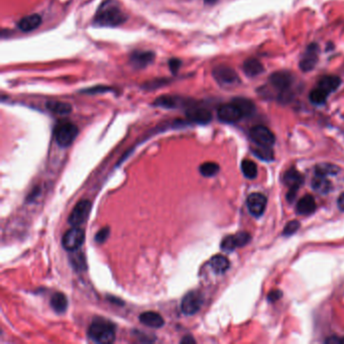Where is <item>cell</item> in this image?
<instances>
[{
    "instance_id": "6da1fadb",
    "label": "cell",
    "mask_w": 344,
    "mask_h": 344,
    "mask_svg": "<svg viewBox=\"0 0 344 344\" xmlns=\"http://www.w3.org/2000/svg\"><path fill=\"white\" fill-rule=\"evenodd\" d=\"M123 11L115 4L106 3L101 7L94 17V23L99 27H117L126 20Z\"/></svg>"
},
{
    "instance_id": "7a4b0ae2",
    "label": "cell",
    "mask_w": 344,
    "mask_h": 344,
    "mask_svg": "<svg viewBox=\"0 0 344 344\" xmlns=\"http://www.w3.org/2000/svg\"><path fill=\"white\" fill-rule=\"evenodd\" d=\"M88 335L93 341L102 344L112 343L115 340V326L106 319H95L88 330Z\"/></svg>"
},
{
    "instance_id": "3957f363",
    "label": "cell",
    "mask_w": 344,
    "mask_h": 344,
    "mask_svg": "<svg viewBox=\"0 0 344 344\" xmlns=\"http://www.w3.org/2000/svg\"><path fill=\"white\" fill-rule=\"evenodd\" d=\"M79 133L78 127L69 121H64L57 125L55 130V137L57 144L63 147L72 145Z\"/></svg>"
},
{
    "instance_id": "277c9868",
    "label": "cell",
    "mask_w": 344,
    "mask_h": 344,
    "mask_svg": "<svg viewBox=\"0 0 344 344\" xmlns=\"http://www.w3.org/2000/svg\"><path fill=\"white\" fill-rule=\"evenodd\" d=\"M85 232L79 226H74L73 228L64 234L62 244L64 248L69 251L77 250L84 243Z\"/></svg>"
},
{
    "instance_id": "5b68a950",
    "label": "cell",
    "mask_w": 344,
    "mask_h": 344,
    "mask_svg": "<svg viewBox=\"0 0 344 344\" xmlns=\"http://www.w3.org/2000/svg\"><path fill=\"white\" fill-rule=\"evenodd\" d=\"M249 135L252 141L258 146L272 147L276 141L274 133L263 125H257L252 127Z\"/></svg>"
},
{
    "instance_id": "8992f818",
    "label": "cell",
    "mask_w": 344,
    "mask_h": 344,
    "mask_svg": "<svg viewBox=\"0 0 344 344\" xmlns=\"http://www.w3.org/2000/svg\"><path fill=\"white\" fill-rule=\"evenodd\" d=\"M91 210V202L88 200H81L79 201L76 206L74 207L73 211L70 214L69 223L73 226H79L83 224L89 216Z\"/></svg>"
},
{
    "instance_id": "52a82bcc",
    "label": "cell",
    "mask_w": 344,
    "mask_h": 344,
    "mask_svg": "<svg viewBox=\"0 0 344 344\" xmlns=\"http://www.w3.org/2000/svg\"><path fill=\"white\" fill-rule=\"evenodd\" d=\"M213 77L220 85L232 86L239 82V78L236 72L227 66H217L213 72Z\"/></svg>"
},
{
    "instance_id": "ba28073f",
    "label": "cell",
    "mask_w": 344,
    "mask_h": 344,
    "mask_svg": "<svg viewBox=\"0 0 344 344\" xmlns=\"http://www.w3.org/2000/svg\"><path fill=\"white\" fill-rule=\"evenodd\" d=\"M202 295L200 293L193 291L185 295L181 303V309L185 315H194L202 307Z\"/></svg>"
},
{
    "instance_id": "9c48e42d",
    "label": "cell",
    "mask_w": 344,
    "mask_h": 344,
    "mask_svg": "<svg viewBox=\"0 0 344 344\" xmlns=\"http://www.w3.org/2000/svg\"><path fill=\"white\" fill-rule=\"evenodd\" d=\"M285 184L289 187V193L287 195V199L292 202L296 197L299 188L304 183L303 176L295 169L289 170L285 175Z\"/></svg>"
},
{
    "instance_id": "30bf717a",
    "label": "cell",
    "mask_w": 344,
    "mask_h": 344,
    "mask_svg": "<svg viewBox=\"0 0 344 344\" xmlns=\"http://www.w3.org/2000/svg\"><path fill=\"white\" fill-rule=\"evenodd\" d=\"M217 115L219 120L224 123H235L241 117H244L243 113H241L239 108L233 103V102L221 105L218 108Z\"/></svg>"
},
{
    "instance_id": "8fae6325",
    "label": "cell",
    "mask_w": 344,
    "mask_h": 344,
    "mask_svg": "<svg viewBox=\"0 0 344 344\" xmlns=\"http://www.w3.org/2000/svg\"><path fill=\"white\" fill-rule=\"evenodd\" d=\"M318 53H319V48L316 44H311L308 46L300 61V69L304 72L313 70L318 62Z\"/></svg>"
},
{
    "instance_id": "7c38bea8",
    "label": "cell",
    "mask_w": 344,
    "mask_h": 344,
    "mask_svg": "<svg viewBox=\"0 0 344 344\" xmlns=\"http://www.w3.org/2000/svg\"><path fill=\"white\" fill-rule=\"evenodd\" d=\"M271 84L278 91H287L294 82V77L286 71H279L274 73L270 77Z\"/></svg>"
},
{
    "instance_id": "4fadbf2b",
    "label": "cell",
    "mask_w": 344,
    "mask_h": 344,
    "mask_svg": "<svg viewBox=\"0 0 344 344\" xmlns=\"http://www.w3.org/2000/svg\"><path fill=\"white\" fill-rule=\"evenodd\" d=\"M246 204L251 215L259 217L264 212L266 207V198L261 193H252L248 196Z\"/></svg>"
},
{
    "instance_id": "5bb4252c",
    "label": "cell",
    "mask_w": 344,
    "mask_h": 344,
    "mask_svg": "<svg viewBox=\"0 0 344 344\" xmlns=\"http://www.w3.org/2000/svg\"><path fill=\"white\" fill-rule=\"evenodd\" d=\"M186 116L190 121L198 124H207L212 119V114L208 109L198 106L190 107L186 111Z\"/></svg>"
},
{
    "instance_id": "9a60e30c",
    "label": "cell",
    "mask_w": 344,
    "mask_h": 344,
    "mask_svg": "<svg viewBox=\"0 0 344 344\" xmlns=\"http://www.w3.org/2000/svg\"><path fill=\"white\" fill-rule=\"evenodd\" d=\"M154 59V53L149 50H135L130 57V63L136 69H143L147 67Z\"/></svg>"
},
{
    "instance_id": "2e32d148",
    "label": "cell",
    "mask_w": 344,
    "mask_h": 344,
    "mask_svg": "<svg viewBox=\"0 0 344 344\" xmlns=\"http://www.w3.org/2000/svg\"><path fill=\"white\" fill-rule=\"evenodd\" d=\"M41 23H42V16L40 15L33 14L22 17L18 21L17 27L23 33H30L39 28Z\"/></svg>"
},
{
    "instance_id": "e0dca14e",
    "label": "cell",
    "mask_w": 344,
    "mask_h": 344,
    "mask_svg": "<svg viewBox=\"0 0 344 344\" xmlns=\"http://www.w3.org/2000/svg\"><path fill=\"white\" fill-rule=\"evenodd\" d=\"M139 321L144 325L151 328H161L164 326V318L157 312L147 311L139 315Z\"/></svg>"
},
{
    "instance_id": "ac0fdd59",
    "label": "cell",
    "mask_w": 344,
    "mask_h": 344,
    "mask_svg": "<svg viewBox=\"0 0 344 344\" xmlns=\"http://www.w3.org/2000/svg\"><path fill=\"white\" fill-rule=\"evenodd\" d=\"M340 84H341V79L337 77V76L331 75V76H324V77H322L319 80V82H318L317 87L321 88L326 93L330 94L334 92L340 86Z\"/></svg>"
},
{
    "instance_id": "d6986e66",
    "label": "cell",
    "mask_w": 344,
    "mask_h": 344,
    "mask_svg": "<svg viewBox=\"0 0 344 344\" xmlns=\"http://www.w3.org/2000/svg\"><path fill=\"white\" fill-rule=\"evenodd\" d=\"M316 210V202L311 195H305L297 203V212L301 215H310Z\"/></svg>"
},
{
    "instance_id": "ffe728a7",
    "label": "cell",
    "mask_w": 344,
    "mask_h": 344,
    "mask_svg": "<svg viewBox=\"0 0 344 344\" xmlns=\"http://www.w3.org/2000/svg\"><path fill=\"white\" fill-rule=\"evenodd\" d=\"M46 107L55 114L58 115H68L69 113L72 111V106L71 104L67 103V102L63 101H58V100H49L46 103Z\"/></svg>"
},
{
    "instance_id": "44dd1931",
    "label": "cell",
    "mask_w": 344,
    "mask_h": 344,
    "mask_svg": "<svg viewBox=\"0 0 344 344\" xmlns=\"http://www.w3.org/2000/svg\"><path fill=\"white\" fill-rule=\"evenodd\" d=\"M244 72L249 76V77H254V76L260 75L262 72H263V66L262 64L257 60V59H248L244 63L243 66Z\"/></svg>"
},
{
    "instance_id": "7402d4cb",
    "label": "cell",
    "mask_w": 344,
    "mask_h": 344,
    "mask_svg": "<svg viewBox=\"0 0 344 344\" xmlns=\"http://www.w3.org/2000/svg\"><path fill=\"white\" fill-rule=\"evenodd\" d=\"M50 307H52L57 313H64L68 308V299L63 293H55L50 298Z\"/></svg>"
},
{
    "instance_id": "603a6c76",
    "label": "cell",
    "mask_w": 344,
    "mask_h": 344,
    "mask_svg": "<svg viewBox=\"0 0 344 344\" xmlns=\"http://www.w3.org/2000/svg\"><path fill=\"white\" fill-rule=\"evenodd\" d=\"M232 102L239 108L244 116H250L256 111V106H254L253 102L247 98H234Z\"/></svg>"
},
{
    "instance_id": "cb8c5ba5",
    "label": "cell",
    "mask_w": 344,
    "mask_h": 344,
    "mask_svg": "<svg viewBox=\"0 0 344 344\" xmlns=\"http://www.w3.org/2000/svg\"><path fill=\"white\" fill-rule=\"evenodd\" d=\"M210 265L215 273L223 274L229 269L230 262H229L226 257L221 256V254H217V256H214L210 260Z\"/></svg>"
},
{
    "instance_id": "d4e9b609",
    "label": "cell",
    "mask_w": 344,
    "mask_h": 344,
    "mask_svg": "<svg viewBox=\"0 0 344 344\" xmlns=\"http://www.w3.org/2000/svg\"><path fill=\"white\" fill-rule=\"evenodd\" d=\"M331 183L327 180V178L325 176L321 175H315L312 181V188L316 191V192H319L321 194H327L329 191L331 190Z\"/></svg>"
},
{
    "instance_id": "484cf974",
    "label": "cell",
    "mask_w": 344,
    "mask_h": 344,
    "mask_svg": "<svg viewBox=\"0 0 344 344\" xmlns=\"http://www.w3.org/2000/svg\"><path fill=\"white\" fill-rule=\"evenodd\" d=\"M179 102H180V98H177L175 96H170V95H163L160 96L154 102V104L159 107L170 109V108H176L179 106Z\"/></svg>"
},
{
    "instance_id": "4316f807",
    "label": "cell",
    "mask_w": 344,
    "mask_h": 344,
    "mask_svg": "<svg viewBox=\"0 0 344 344\" xmlns=\"http://www.w3.org/2000/svg\"><path fill=\"white\" fill-rule=\"evenodd\" d=\"M339 172V168L332 164H320L316 165L315 173L321 176H335Z\"/></svg>"
},
{
    "instance_id": "83f0119b",
    "label": "cell",
    "mask_w": 344,
    "mask_h": 344,
    "mask_svg": "<svg viewBox=\"0 0 344 344\" xmlns=\"http://www.w3.org/2000/svg\"><path fill=\"white\" fill-rule=\"evenodd\" d=\"M241 170H243L244 175L248 178V179H254L258 175V167L250 160H245L241 164Z\"/></svg>"
},
{
    "instance_id": "f1b7e54d",
    "label": "cell",
    "mask_w": 344,
    "mask_h": 344,
    "mask_svg": "<svg viewBox=\"0 0 344 344\" xmlns=\"http://www.w3.org/2000/svg\"><path fill=\"white\" fill-rule=\"evenodd\" d=\"M328 93H326L321 88L316 87L314 90L310 93V101L315 105H322L326 102L328 97Z\"/></svg>"
},
{
    "instance_id": "f546056e",
    "label": "cell",
    "mask_w": 344,
    "mask_h": 344,
    "mask_svg": "<svg viewBox=\"0 0 344 344\" xmlns=\"http://www.w3.org/2000/svg\"><path fill=\"white\" fill-rule=\"evenodd\" d=\"M219 172V165L214 162H206L200 165V173L204 177H212Z\"/></svg>"
},
{
    "instance_id": "4dcf8cb0",
    "label": "cell",
    "mask_w": 344,
    "mask_h": 344,
    "mask_svg": "<svg viewBox=\"0 0 344 344\" xmlns=\"http://www.w3.org/2000/svg\"><path fill=\"white\" fill-rule=\"evenodd\" d=\"M254 155L261 160L264 161H273L274 160V151L272 150L271 147H262L259 146L258 147L254 148L253 150Z\"/></svg>"
},
{
    "instance_id": "1f68e13d",
    "label": "cell",
    "mask_w": 344,
    "mask_h": 344,
    "mask_svg": "<svg viewBox=\"0 0 344 344\" xmlns=\"http://www.w3.org/2000/svg\"><path fill=\"white\" fill-rule=\"evenodd\" d=\"M71 262L72 265L75 267L76 270H85L86 269V261H85V257L83 256V253H75L74 256L71 259Z\"/></svg>"
},
{
    "instance_id": "d6a6232c",
    "label": "cell",
    "mask_w": 344,
    "mask_h": 344,
    "mask_svg": "<svg viewBox=\"0 0 344 344\" xmlns=\"http://www.w3.org/2000/svg\"><path fill=\"white\" fill-rule=\"evenodd\" d=\"M237 247L236 246V243H235V238H234V235H230V236H227L225 237L223 240H222V243H221V248L224 250V251H232L234 250L235 248Z\"/></svg>"
},
{
    "instance_id": "836d02e7",
    "label": "cell",
    "mask_w": 344,
    "mask_h": 344,
    "mask_svg": "<svg viewBox=\"0 0 344 344\" xmlns=\"http://www.w3.org/2000/svg\"><path fill=\"white\" fill-rule=\"evenodd\" d=\"M112 91V88L107 87V86H95V87H91L88 89H84L82 90V93H87V94H99V93H106V92H110Z\"/></svg>"
},
{
    "instance_id": "e575fe53",
    "label": "cell",
    "mask_w": 344,
    "mask_h": 344,
    "mask_svg": "<svg viewBox=\"0 0 344 344\" xmlns=\"http://www.w3.org/2000/svg\"><path fill=\"white\" fill-rule=\"evenodd\" d=\"M234 238L237 247H241L248 244V241L250 240V235L247 232H238L234 235Z\"/></svg>"
},
{
    "instance_id": "d590c367",
    "label": "cell",
    "mask_w": 344,
    "mask_h": 344,
    "mask_svg": "<svg viewBox=\"0 0 344 344\" xmlns=\"http://www.w3.org/2000/svg\"><path fill=\"white\" fill-rule=\"evenodd\" d=\"M109 233H110L109 227H103L102 229H100V230L98 231V233L95 236L96 243H98V244L104 243V241L107 239V237L109 236Z\"/></svg>"
},
{
    "instance_id": "8d00e7d4",
    "label": "cell",
    "mask_w": 344,
    "mask_h": 344,
    "mask_svg": "<svg viewBox=\"0 0 344 344\" xmlns=\"http://www.w3.org/2000/svg\"><path fill=\"white\" fill-rule=\"evenodd\" d=\"M300 227V223L298 221H291L287 224L284 229V235H292L294 234Z\"/></svg>"
},
{
    "instance_id": "74e56055",
    "label": "cell",
    "mask_w": 344,
    "mask_h": 344,
    "mask_svg": "<svg viewBox=\"0 0 344 344\" xmlns=\"http://www.w3.org/2000/svg\"><path fill=\"white\" fill-rule=\"evenodd\" d=\"M169 68L173 74H176L181 68V61L179 59H171L169 61Z\"/></svg>"
},
{
    "instance_id": "f35d334b",
    "label": "cell",
    "mask_w": 344,
    "mask_h": 344,
    "mask_svg": "<svg viewBox=\"0 0 344 344\" xmlns=\"http://www.w3.org/2000/svg\"><path fill=\"white\" fill-rule=\"evenodd\" d=\"M281 296H282V292L276 290V291H273V292L270 293V294H269V300L271 302H276L277 300H278L279 298H281Z\"/></svg>"
},
{
    "instance_id": "ab89813d",
    "label": "cell",
    "mask_w": 344,
    "mask_h": 344,
    "mask_svg": "<svg viewBox=\"0 0 344 344\" xmlns=\"http://www.w3.org/2000/svg\"><path fill=\"white\" fill-rule=\"evenodd\" d=\"M337 205L340 210L344 211V193L341 194L337 200Z\"/></svg>"
},
{
    "instance_id": "60d3db41",
    "label": "cell",
    "mask_w": 344,
    "mask_h": 344,
    "mask_svg": "<svg viewBox=\"0 0 344 344\" xmlns=\"http://www.w3.org/2000/svg\"><path fill=\"white\" fill-rule=\"evenodd\" d=\"M181 343H195V339L191 336H186L181 340Z\"/></svg>"
},
{
    "instance_id": "b9f144b4",
    "label": "cell",
    "mask_w": 344,
    "mask_h": 344,
    "mask_svg": "<svg viewBox=\"0 0 344 344\" xmlns=\"http://www.w3.org/2000/svg\"><path fill=\"white\" fill-rule=\"evenodd\" d=\"M204 1H205V3L207 4H214L217 0H204Z\"/></svg>"
},
{
    "instance_id": "7bdbcfd3",
    "label": "cell",
    "mask_w": 344,
    "mask_h": 344,
    "mask_svg": "<svg viewBox=\"0 0 344 344\" xmlns=\"http://www.w3.org/2000/svg\"><path fill=\"white\" fill-rule=\"evenodd\" d=\"M341 342H342V343H344V338L341 340Z\"/></svg>"
}]
</instances>
